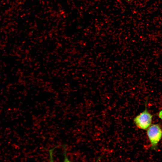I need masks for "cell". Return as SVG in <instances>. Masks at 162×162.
<instances>
[{"mask_svg": "<svg viewBox=\"0 0 162 162\" xmlns=\"http://www.w3.org/2000/svg\"><path fill=\"white\" fill-rule=\"evenodd\" d=\"M145 103V110L133 119V122L135 126L139 129L143 130H147L151 125L153 118L152 115L147 109V100Z\"/></svg>", "mask_w": 162, "mask_h": 162, "instance_id": "obj_1", "label": "cell"}, {"mask_svg": "<svg viewBox=\"0 0 162 162\" xmlns=\"http://www.w3.org/2000/svg\"><path fill=\"white\" fill-rule=\"evenodd\" d=\"M147 135L151 144L152 150H156L162 138V129L158 124H153L147 129Z\"/></svg>", "mask_w": 162, "mask_h": 162, "instance_id": "obj_2", "label": "cell"}, {"mask_svg": "<svg viewBox=\"0 0 162 162\" xmlns=\"http://www.w3.org/2000/svg\"><path fill=\"white\" fill-rule=\"evenodd\" d=\"M57 146H56L54 148L50 149L49 150V162H54L53 158V150L57 147Z\"/></svg>", "mask_w": 162, "mask_h": 162, "instance_id": "obj_3", "label": "cell"}, {"mask_svg": "<svg viewBox=\"0 0 162 162\" xmlns=\"http://www.w3.org/2000/svg\"><path fill=\"white\" fill-rule=\"evenodd\" d=\"M64 149L63 155L64 156V160L63 162H73L69 160L66 154V146L64 145L63 146Z\"/></svg>", "mask_w": 162, "mask_h": 162, "instance_id": "obj_4", "label": "cell"}, {"mask_svg": "<svg viewBox=\"0 0 162 162\" xmlns=\"http://www.w3.org/2000/svg\"><path fill=\"white\" fill-rule=\"evenodd\" d=\"M158 116L162 120V109L159 112Z\"/></svg>", "mask_w": 162, "mask_h": 162, "instance_id": "obj_5", "label": "cell"}]
</instances>
